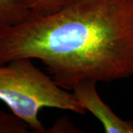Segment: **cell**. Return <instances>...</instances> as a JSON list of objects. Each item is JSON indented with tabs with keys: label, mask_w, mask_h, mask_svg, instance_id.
Instances as JSON below:
<instances>
[{
	"label": "cell",
	"mask_w": 133,
	"mask_h": 133,
	"mask_svg": "<svg viewBox=\"0 0 133 133\" xmlns=\"http://www.w3.org/2000/svg\"><path fill=\"white\" fill-rule=\"evenodd\" d=\"M37 59L60 87L133 77V0H74L0 32V64Z\"/></svg>",
	"instance_id": "obj_1"
},
{
	"label": "cell",
	"mask_w": 133,
	"mask_h": 133,
	"mask_svg": "<svg viewBox=\"0 0 133 133\" xmlns=\"http://www.w3.org/2000/svg\"><path fill=\"white\" fill-rule=\"evenodd\" d=\"M0 101L29 126L31 132H47L38 115L44 108L84 115L72 92L62 88L30 58L0 64Z\"/></svg>",
	"instance_id": "obj_2"
},
{
	"label": "cell",
	"mask_w": 133,
	"mask_h": 133,
	"mask_svg": "<svg viewBox=\"0 0 133 133\" xmlns=\"http://www.w3.org/2000/svg\"><path fill=\"white\" fill-rule=\"evenodd\" d=\"M97 81L84 80L73 86L72 94L79 104L93 115L103 125L106 133H133V121L118 117L100 97Z\"/></svg>",
	"instance_id": "obj_3"
},
{
	"label": "cell",
	"mask_w": 133,
	"mask_h": 133,
	"mask_svg": "<svg viewBox=\"0 0 133 133\" xmlns=\"http://www.w3.org/2000/svg\"><path fill=\"white\" fill-rule=\"evenodd\" d=\"M29 14L24 0H0V32L19 24Z\"/></svg>",
	"instance_id": "obj_4"
},
{
	"label": "cell",
	"mask_w": 133,
	"mask_h": 133,
	"mask_svg": "<svg viewBox=\"0 0 133 133\" xmlns=\"http://www.w3.org/2000/svg\"><path fill=\"white\" fill-rule=\"evenodd\" d=\"M74 0H24L30 13L49 15L56 13Z\"/></svg>",
	"instance_id": "obj_5"
},
{
	"label": "cell",
	"mask_w": 133,
	"mask_h": 133,
	"mask_svg": "<svg viewBox=\"0 0 133 133\" xmlns=\"http://www.w3.org/2000/svg\"><path fill=\"white\" fill-rule=\"evenodd\" d=\"M29 126L14 114L0 112V133H29Z\"/></svg>",
	"instance_id": "obj_6"
}]
</instances>
